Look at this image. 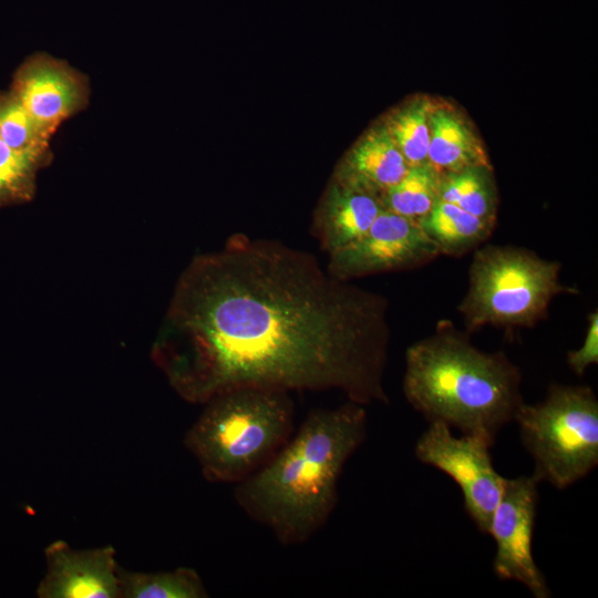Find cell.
I'll return each mask as SVG.
<instances>
[{
	"label": "cell",
	"mask_w": 598,
	"mask_h": 598,
	"mask_svg": "<svg viewBox=\"0 0 598 598\" xmlns=\"http://www.w3.org/2000/svg\"><path fill=\"white\" fill-rule=\"evenodd\" d=\"M388 300L307 251L236 234L183 274L153 358L185 401L238 389L386 404Z\"/></svg>",
	"instance_id": "obj_1"
},
{
	"label": "cell",
	"mask_w": 598,
	"mask_h": 598,
	"mask_svg": "<svg viewBox=\"0 0 598 598\" xmlns=\"http://www.w3.org/2000/svg\"><path fill=\"white\" fill-rule=\"evenodd\" d=\"M367 425L364 405L350 400L311 411L265 466L235 485L237 505L281 545L307 543L331 517L341 474Z\"/></svg>",
	"instance_id": "obj_2"
},
{
	"label": "cell",
	"mask_w": 598,
	"mask_h": 598,
	"mask_svg": "<svg viewBox=\"0 0 598 598\" xmlns=\"http://www.w3.org/2000/svg\"><path fill=\"white\" fill-rule=\"evenodd\" d=\"M522 373L502 351L476 348L447 320L405 352L403 393L430 422L492 442L524 403Z\"/></svg>",
	"instance_id": "obj_3"
},
{
	"label": "cell",
	"mask_w": 598,
	"mask_h": 598,
	"mask_svg": "<svg viewBox=\"0 0 598 598\" xmlns=\"http://www.w3.org/2000/svg\"><path fill=\"white\" fill-rule=\"evenodd\" d=\"M183 443L210 483L238 484L265 466L295 432L290 393L238 389L204 403Z\"/></svg>",
	"instance_id": "obj_4"
},
{
	"label": "cell",
	"mask_w": 598,
	"mask_h": 598,
	"mask_svg": "<svg viewBox=\"0 0 598 598\" xmlns=\"http://www.w3.org/2000/svg\"><path fill=\"white\" fill-rule=\"evenodd\" d=\"M561 264L512 245H486L474 251L468 287L457 306L465 331L485 326L533 328L548 316L553 299L576 292L560 280Z\"/></svg>",
	"instance_id": "obj_5"
},
{
	"label": "cell",
	"mask_w": 598,
	"mask_h": 598,
	"mask_svg": "<svg viewBox=\"0 0 598 598\" xmlns=\"http://www.w3.org/2000/svg\"><path fill=\"white\" fill-rule=\"evenodd\" d=\"M515 421L539 482L563 489L597 465L598 400L590 386L553 383L542 402L523 403Z\"/></svg>",
	"instance_id": "obj_6"
},
{
	"label": "cell",
	"mask_w": 598,
	"mask_h": 598,
	"mask_svg": "<svg viewBox=\"0 0 598 598\" xmlns=\"http://www.w3.org/2000/svg\"><path fill=\"white\" fill-rule=\"evenodd\" d=\"M493 443L475 434L456 437L446 424L430 422L414 448L419 461L439 468L457 483L468 516L486 534L505 482L493 466L489 453Z\"/></svg>",
	"instance_id": "obj_7"
},
{
	"label": "cell",
	"mask_w": 598,
	"mask_h": 598,
	"mask_svg": "<svg viewBox=\"0 0 598 598\" xmlns=\"http://www.w3.org/2000/svg\"><path fill=\"white\" fill-rule=\"evenodd\" d=\"M439 248L419 220L383 209L357 240L329 255L327 270L349 280L411 270L435 260Z\"/></svg>",
	"instance_id": "obj_8"
},
{
	"label": "cell",
	"mask_w": 598,
	"mask_h": 598,
	"mask_svg": "<svg viewBox=\"0 0 598 598\" xmlns=\"http://www.w3.org/2000/svg\"><path fill=\"white\" fill-rule=\"evenodd\" d=\"M538 482L534 475L505 478L488 534L496 545V576L523 584L536 598H547L550 590L533 555Z\"/></svg>",
	"instance_id": "obj_9"
},
{
	"label": "cell",
	"mask_w": 598,
	"mask_h": 598,
	"mask_svg": "<svg viewBox=\"0 0 598 598\" xmlns=\"http://www.w3.org/2000/svg\"><path fill=\"white\" fill-rule=\"evenodd\" d=\"M44 558L39 598H121L120 565L112 545L74 549L56 539L44 548Z\"/></svg>",
	"instance_id": "obj_10"
},
{
	"label": "cell",
	"mask_w": 598,
	"mask_h": 598,
	"mask_svg": "<svg viewBox=\"0 0 598 598\" xmlns=\"http://www.w3.org/2000/svg\"><path fill=\"white\" fill-rule=\"evenodd\" d=\"M383 209L379 197L332 178L315 213L313 236L329 256L360 238Z\"/></svg>",
	"instance_id": "obj_11"
},
{
	"label": "cell",
	"mask_w": 598,
	"mask_h": 598,
	"mask_svg": "<svg viewBox=\"0 0 598 598\" xmlns=\"http://www.w3.org/2000/svg\"><path fill=\"white\" fill-rule=\"evenodd\" d=\"M16 97L47 133L70 114L83 97L82 84L65 66L51 60H37L18 78Z\"/></svg>",
	"instance_id": "obj_12"
},
{
	"label": "cell",
	"mask_w": 598,
	"mask_h": 598,
	"mask_svg": "<svg viewBox=\"0 0 598 598\" xmlns=\"http://www.w3.org/2000/svg\"><path fill=\"white\" fill-rule=\"evenodd\" d=\"M383 125L367 132L337 166L333 179L381 199L409 169Z\"/></svg>",
	"instance_id": "obj_13"
},
{
	"label": "cell",
	"mask_w": 598,
	"mask_h": 598,
	"mask_svg": "<svg viewBox=\"0 0 598 598\" xmlns=\"http://www.w3.org/2000/svg\"><path fill=\"white\" fill-rule=\"evenodd\" d=\"M427 164L439 174L489 167L487 156L466 124L452 111L432 109Z\"/></svg>",
	"instance_id": "obj_14"
},
{
	"label": "cell",
	"mask_w": 598,
	"mask_h": 598,
	"mask_svg": "<svg viewBox=\"0 0 598 598\" xmlns=\"http://www.w3.org/2000/svg\"><path fill=\"white\" fill-rule=\"evenodd\" d=\"M440 255L460 257L485 243L495 223L478 218L458 206L437 200L430 213L419 220Z\"/></svg>",
	"instance_id": "obj_15"
},
{
	"label": "cell",
	"mask_w": 598,
	"mask_h": 598,
	"mask_svg": "<svg viewBox=\"0 0 598 598\" xmlns=\"http://www.w3.org/2000/svg\"><path fill=\"white\" fill-rule=\"evenodd\" d=\"M121 598H206L205 584L192 567L165 571H133L118 567Z\"/></svg>",
	"instance_id": "obj_16"
},
{
	"label": "cell",
	"mask_w": 598,
	"mask_h": 598,
	"mask_svg": "<svg viewBox=\"0 0 598 598\" xmlns=\"http://www.w3.org/2000/svg\"><path fill=\"white\" fill-rule=\"evenodd\" d=\"M440 199L487 221H496V192L489 167L441 174Z\"/></svg>",
	"instance_id": "obj_17"
},
{
	"label": "cell",
	"mask_w": 598,
	"mask_h": 598,
	"mask_svg": "<svg viewBox=\"0 0 598 598\" xmlns=\"http://www.w3.org/2000/svg\"><path fill=\"white\" fill-rule=\"evenodd\" d=\"M439 174L429 164L409 167L404 176L381 197L384 209L420 220L440 200Z\"/></svg>",
	"instance_id": "obj_18"
},
{
	"label": "cell",
	"mask_w": 598,
	"mask_h": 598,
	"mask_svg": "<svg viewBox=\"0 0 598 598\" xmlns=\"http://www.w3.org/2000/svg\"><path fill=\"white\" fill-rule=\"evenodd\" d=\"M432 109L427 101L411 102L383 125L410 167L427 164Z\"/></svg>",
	"instance_id": "obj_19"
},
{
	"label": "cell",
	"mask_w": 598,
	"mask_h": 598,
	"mask_svg": "<svg viewBox=\"0 0 598 598\" xmlns=\"http://www.w3.org/2000/svg\"><path fill=\"white\" fill-rule=\"evenodd\" d=\"M48 137L16 95L0 102V140L9 147L40 157Z\"/></svg>",
	"instance_id": "obj_20"
},
{
	"label": "cell",
	"mask_w": 598,
	"mask_h": 598,
	"mask_svg": "<svg viewBox=\"0 0 598 598\" xmlns=\"http://www.w3.org/2000/svg\"><path fill=\"white\" fill-rule=\"evenodd\" d=\"M38 159L39 156L16 151L0 140V199L22 190Z\"/></svg>",
	"instance_id": "obj_21"
},
{
	"label": "cell",
	"mask_w": 598,
	"mask_h": 598,
	"mask_svg": "<svg viewBox=\"0 0 598 598\" xmlns=\"http://www.w3.org/2000/svg\"><path fill=\"white\" fill-rule=\"evenodd\" d=\"M598 363V310L588 316V327L581 346L567 353V364L577 375Z\"/></svg>",
	"instance_id": "obj_22"
}]
</instances>
